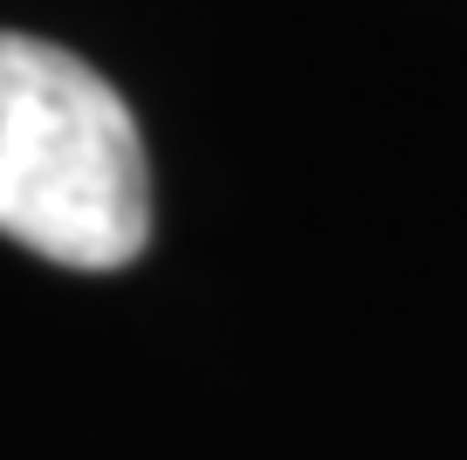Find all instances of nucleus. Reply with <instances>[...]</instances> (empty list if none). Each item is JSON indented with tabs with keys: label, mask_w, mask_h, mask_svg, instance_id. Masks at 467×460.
I'll return each instance as SVG.
<instances>
[{
	"label": "nucleus",
	"mask_w": 467,
	"mask_h": 460,
	"mask_svg": "<svg viewBox=\"0 0 467 460\" xmlns=\"http://www.w3.org/2000/svg\"><path fill=\"white\" fill-rule=\"evenodd\" d=\"M0 234L62 268H124L151 241L145 144L83 56L0 28Z\"/></svg>",
	"instance_id": "1"
}]
</instances>
